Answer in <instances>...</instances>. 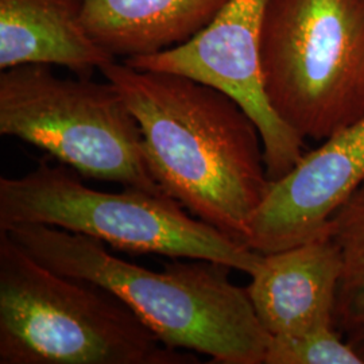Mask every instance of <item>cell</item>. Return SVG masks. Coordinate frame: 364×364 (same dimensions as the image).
<instances>
[{
  "instance_id": "cell-1",
  "label": "cell",
  "mask_w": 364,
  "mask_h": 364,
  "mask_svg": "<svg viewBox=\"0 0 364 364\" xmlns=\"http://www.w3.org/2000/svg\"><path fill=\"white\" fill-rule=\"evenodd\" d=\"M100 72L136 117L149 169L165 193L247 246L272 182L247 112L228 95L181 75L117 61Z\"/></svg>"
},
{
  "instance_id": "cell-2",
  "label": "cell",
  "mask_w": 364,
  "mask_h": 364,
  "mask_svg": "<svg viewBox=\"0 0 364 364\" xmlns=\"http://www.w3.org/2000/svg\"><path fill=\"white\" fill-rule=\"evenodd\" d=\"M55 273L108 289L162 343L219 364H264L272 336L231 267L207 259L171 262L154 272L120 259L103 242L43 224L0 228Z\"/></svg>"
},
{
  "instance_id": "cell-3",
  "label": "cell",
  "mask_w": 364,
  "mask_h": 364,
  "mask_svg": "<svg viewBox=\"0 0 364 364\" xmlns=\"http://www.w3.org/2000/svg\"><path fill=\"white\" fill-rule=\"evenodd\" d=\"M108 289L55 273L0 230V364H196Z\"/></svg>"
},
{
  "instance_id": "cell-4",
  "label": "cell",
  "mask_w": 364,
  "mask_h": 364,
  "mask_svg": "<svg viewBox=\"0 0 364 364\" xmlns=\"http://www.w3.org/2000/svg\"><path fill=\"white\" fill-rule=\"evenodd\" d=\"M77 174L42 161L21 177H0V228L43 224L127 252L213 260L248 275L258 270L262 254L188 215L169 195L134 188L100 192Z\"/></svg>"
},
{
  "instance_id": "cell-5",
  "label": "cell",
  "mask_w": 364,
  "mask_h": 364,
  "mask_svg": "<svg viewBox=\"0 0 364 364\" xmlns=\"http://www.w3.org/2000/svg\"><path fill=\"white\" fill-rule=\"evenodd\" d=\"M260 69L274 112L304 141L364 117V0H269Z\"/></svg>"
},
{
  "instance_id": "cell-6",
  "label": "cell",
  "mask_w": 364,
  "mask_h": 364,
  "mask_svg": "<svg viewBox=\"0 0 364 364\" xmlns=\"http://www.w3.org/2000/svg\"><path fill=\"white\" fill-rule=\"evenodd\" d=\"M0 135L37 146L81 176L166 195L149 169L141 126L109 81L60 77L43 64L1 70Z\"/></svg>"
},
{
  "instance_id": "cell-7",
  "label": "cell",
  "mask_w": 364,
  "mask_h": 364,
  "mask_svg": "<svg viewBox=\"0 0 364 364\" xmlns=\"http://www.w3.org/2000/svg\"><path fill=\"white\" fill-rule=\"evenodd\" d=\"M269 0H230L197 36L169 50L124 60L151 72L193 78L232 97L259 130L269 178L293 169L304 139L274 112L260 69V30Z\"/></svg>"
},
{
  "instance_id": "cell-8",
  "label": "cell",
  "mask_w": 364,
  "mask_h": 364,
  "mask_svg": "<svg viewBox=\"0 0 364 364\" xmlns=\"http://www.w3.org/2000/svg\"><path fill=\"white\" fill-rule=\"evenodd\" d=\"M364 182V117L304 153L270 188L257 210L247 246L262 255L293 247L324 230Z\"/></svg>"
},
{
  "instance_id": "cell-9",
  "label": "cell",
  "mask_w": 364,
  "mask_h": 364,
  "mask_svg": "<svg viewBox=\"0 0 364 364\" xmlns=\"http://www.w3.org/2000/svg\"><path fill=\"white\" fill-rule=\"evenodd\" d=\"M250 277L248 297L272 338L336 326L341 259L326 227L293 247L264 254Z\"/></svg>"
},
{
  "instance_id": "cell-10",
  "label": "cell",
  "mask_w": 364,
  "mask_h": 364,
  "mask_svg": "<svg viewBox=\"0 0 364 364\" xmlns=\"http://www.w3.org/2000/svg\"><path fill=\"white\" fill-rule=\"evenodd\" d=\"M84 0H0V69L64 66L80 77L115 61L82 23Z\"/></svg>"
},
{
  "instance_id": "cell-11",
  "label": "cell",
  "mask_w": 364,
  "mask_h": 364,
  "mask_svg": "<svg viewBox=\"0 0 364 364\" xmlns=\"http://www.w3.org/2000/svg\"><path fill=\"white\" fill-rule=\"evenodd\" d=\"M230 0H84L82 23L115 58L150 55L183 45Z\"/></svg>"
},
{
  "instance_id": "cell-12",
  "label": "cell",
  "mask_w": 364,
  "mask_h": 364,
  "mask_svg": "<svg viewBox=\"0 0 364 364\" xmlns=\"http://www.w3.org/2000/svg\"><path fill=\"white\" fill-rule=\"evenodd\" d=\"M341 259L336 302V326L346 336L364 324V182L326 225Z\"/></svg>"
},
{
  "instance_id": "cell-13",
  "label": "cell",
  "mask_w": 364,
  "mask_h": 364,
  "mask_svg": "<svg viewBox=\"0 0 364 364\" xmlns=\"http://www.w3.org/2000/svg\"><path fill=\"white\" fill-rule=\"evenodd\" d=\"M264 364H364L335 324L270 338Z\"/></svg>"
},
{
  "instance_id": "cell-14",
  "label": "cell",
  "mask_w": 364,
  "mask_h": 364,
  "mask_svg": "<svg viewBox=\"0 0 364 364\" xmlns=\"http://www.w3.org/2000/svg\"><path fill=\"white\" fill-rule=\"evenodd\" d=\"M346 338L351 344L352 348L358 352V355L362 358L364 363V324L355 328L351 332L346 335Z\"/></svg>"
}]
</instances>
